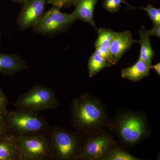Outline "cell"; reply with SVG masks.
<instances>
[{
  "label": "cell",
  "mask_w": 160,
  "mask_h": 160,
  "mask_svg": "<svg viewBox=\"0 0 160 160\" xmlns=\"http://www.w3.org/2000/svg\"><path fill=\"white\" fill-rule=\"evenodd\" d=\"M8 100L7 97L4 93L2 89L0 88V113L5 116L7 113L8 110L6 109V106L8 105Z\"/></svg>",
  "instance_id": "21"
},
{
  "label": "cell",
  "mask_w": 160,
  "mask_h": 160,
  "mask_svg": "<svg viewBox=\"0 0 160 160\" xmlns=\"http://www.w3.org/2000/svg\"><path fill=\"white\" fill-rule=\"evenodd\" d=\"M116 32L111 29L101 28L98 30V37L95 42V49L109 50V47Z\"/></svg>",
  "instance_id": "17"
},
{
  "label": "cell",
  "mask_w": 160,
  "mask_h": 160,
  "mask_svg": "<svg viewBox=\"0 0 160 160\" xmlns=\"http://www.w3.org/2000/svg\"><path fill=\"white\" fill-rule=\"evenodd\" d=\"M76 20L72 13L61 12L60 8L53 7L44 13L34 27L40 33L51 34L62 30Z\"/></svg>",
  "instance_id": "7"
},
{
  "label": "cell",
  "mask_w": 160,
  "mask_h": 160,
  "mask_svg": "<svg viewBox=\"0 0 160 160\" xmlns=\"http://www.w3.org/2000/svg\"><path fill=\"white\" fill-rule=\"evenodd\" d=\"M122 3L126 4L130 8H132L125 0H104L103 7L109 12L114 13L118 11Z\"/></svg>",
  "instance_id": "19"
},
{
  "label": "cell",
  "mask_w": 160,
  "mask_h": 160,
  "mask_svg": "<svg viewBox=\"0 0 160 160\" xmlns=\"http://www.w3.org/2000/svg\"><path fill=\"white\" fill-rule=\"evenodd\" d=\"M18 141L10 134L0 139V160H18Z\"/></svg>",
  "instance_id": "14"
},
{
  "label": "cell",
  "mask_w": 160,
  "mask_h": 160,
  "mask_svg": "<svg viewBox=\"0 0 160 160\" xmlns=\"http://www.w3.org/2000/svg\"><path fill=\"white\" fill-rule=\"evenodd\" d=\"M17 20L19 28L25 30L34 27L44 15L46 0H25Z\"/></svg>",
  "instance_id": "9"
},
{
  "label": "cell",
  "mask_w": 160,
  "mask_h": 160,
  "mask_svg": "<svg viewBox=\"0 0 160 160\" xmlns=\"http://www.w3.org/2000/svg\"><path fill=\"white\" fill-rule=\"evenodd\" d=\"M137 43H139V41L133 39L131 32L129 30L116 32L109 47L110 54L115 64L132 46Z\"/></svg>",
  "instance_id": "10"
},
{
  "label": "cell",
  "mask_w": 160,
  "mask_h": 160,
  "mask_svg": "<svg viewBox=\"0 0 160 160\" xmlns=\"http://www.w3.org/2000/svg\"><path fill=\"white\" fill-rule=\"evenodd\" d=\"M108 129L122 146L130 149L150 137L151 130L144 112L123 108L110 119Z\"/></svg>",
  "instance_id": "2"
},
{
  "label": "cell",
  "mask_w": 160,
  "mask_h": 160,
  "mask_svg": "<svg viewBox=\"0 0 160 160\" xmlns=\"http://www.w3.org/2000/svg\"><path fill=\"white\" fill-rule=\"evenodd\" d=\"M70 111L72 127L84 139L106 130L109 126L110 119L105 105L88 92L72 100Z\"/></svg>",
  "instance_id": "1"
},
{
  "label": "cell",
  "mask_w": 160,
  "mask_h": 160,
  "mask_svg": "<svg viewBox=\"0 0 160 160\" xmlns=\"http://www.w3.org/2000/svg\"><path fill=\"white\" fill-rule=\"evenodd\" d=\"M60 105L54 91L50 87L37 83L28 91L20 95L13 106L38 112L55 109Z\"/></svg>",
  "instance_id": "5"
},
{
  "label": "cell",
  "mask_w": 160,
  "mask_h": 160,
  "mask_svg": "<svg viewBox=\"0 0 160 160\" xmlns=\"http://www.w3.org/2000/svg\"><path fill=\"white\" fill-rule=\"evenodd\" d=\"M120 147L117 142L112 143L98 160H142Z\"/></svg>",
  "instance_id": "16"
},
{
  "label": "cell",
  "mask_w": 160,
  "mask_h": 160,
  "mask_svg": "<svg viewBox=\"0 0 160 160\" xmlns=\"http://www.w3.org/2000/svg\"><path fill=\"white\" fill-rule=\"evenodd\" d=\"M18 138V160L49 159L48 135H39Z\"/></svg>",
  "instance_id": "6"
},
{
  "label": "cell",
  "mask_w": 160,
  "mask_h": 160,
  "mask_svg": "<svg viewBox=\"0 0 160 160\" xmlns=\"http://www.w3.org/2000/svg\"><path fill=\"white\" fill-rule=\"evenodd\" d=\"M25 0H21V2H23ZM77 0H46V2L52 5L53 7L60 8L69 5L73 2L75 3Z\"/></svg>",
  "instance_id": "22"
},
{
  "label": "cell",
  "mask_w": 160,
  "mask_h": 160,
  "mask_svg": "<svg viewBox=\"0 0 160 160\" xmlns=\"http://www.w3.org/2000/svg\"><path fill=\"white\" fill-rule=\"evenodd\" d=\"M98 0H77L75 2L74 11L72 13L76 20H81L96 28L94 21L93 13L95 6Z\"/></svg>",
  "instance_id": "12"
},
{
  "label": "cell",
  "mask_w": 160,
  "mask_h": 160,
  "mask_svg": "<svg viewBox=\"0 0 160 160\" xmlns=\"http://www.w3.org/2000/svg\"><path fill=\"white\" fill-rule=\"evenodd\" d=\"M27 68L26 61L17 55L0 52V73L11 75Z\"/></svg>",
  "instance_id": "11"
},
{
  "label": "cell",
  "mask_w": 160,
  "mask_h": 160,
  "mask_svg": "<svg viewBox=\"0 0 160 160\" xmlns=\"http://www.w3.org/2000/svg\"><path fill=\"white\" fill-rule=\"evenodd\" d=\"M48 136L49 159L79 160L84 139L78 133L55 126L50 128Z\"/></svg>",
  "instance_id": "3"
},
{
  "label": "cell",
  "mask_w": 160,
  "mask_h": 160,
  "mask_svg": "<svg viewBox=\"0 0 160 160\" xmlns=\"http://www.w3.org/2000/svg\"><path fill=\"white\" fill-rule=\"evenodd\" d=\"M140 9H142L147 12V15L152 20L153 24L160 25V9L159 8H154L151 3H149V5L145 7L140 8Z\"/></svg>",
  "instance_id": "20"
},
{
  "label": "cell",
  "mask_w": 160,
  "mask_h": 160,
  "mask_svg": "<svg viewBox=\"0 0 160 160\" xmlns=\"http://www.w3.org/2000/svg\"><path fill=\"white\" fill-rule=\"evenodd\" d=\"M1 32H0V40H1Z\"/></svg>",
  "instance_id": "27"
},
{
  "label": "cell",
  "mask_w": 160,
  "mask_h": 160,
  "mask_svg": "<svg viewBox=\"0 0 160 160\" xmlns=\"http://www.w3.org/2000/svg\"><path fill=\"white\" fill-rule=\"evenodd\" d=\"M115 140L110 131L105 130L84 139L79 160H98Z\"/></svg>",
  "instance_id": "8"
},
{
  "label": "cell",
  "mask_w": 160,
  "mask_h": 160,
  "mask_svg": "<svg viewBox=\"0 0 160 160\" xmlns=\"http://www.w3.org/2000/svg\"><path fill=\"white\" fill-rule=\"evenodd\" d=\"M111 65L103 58L95 52L88 62V69L90 78L94 76L105 68L111 66Z\"/></svg>",
  "instance_id": "18"
},
{
  "label": "cell",
  "mask_w": 160,
  "mask_h": 160,
  "mask_svg": "<svg viewBox=\"0 0 160 160\" xmlns=\"http://www.w3.org/2000/svg\"><path fill=\"white\" fill-rule=\"evenodd\" d=\"M9 134L5 116L0 113V139Z\"/></svg>",
  "instance_id": "23"
},
{
  "label": "cell",
  "mask_w": 160,
  "mask_h": 160,
  "mask_svg": "<svg viewBox=\"0 0 160 160\" xmlns=\"http://www.w3.org/2000/svg\"><path fill=\"white\" fill-rule=\"evenodd\" d=\"M150 69H154L159 76L160 75V63H158L155 65L150 66Z\"/></svg>",
  "instance_id": "25"
},
{
  "label": "cell",
  "mask_w": 160,
  "mask_h": 160,
  "mask_svg": "<svg viewBox=\"0 0 160 160\" xmlns=\"http://www.w3.org/2000/svg\"><path fill=\"white\" fill-rule=\"evenodd\" d=\"M139 33L140 35V52L139 59L146 62L152 63L154 52L152 47L150 41V35L145 26L142 25Z\"/></svg>",
  "instance_id": "15"
},
{
  "label": "cell",
  "mask_w": 160,
  "mask_h": 160,
  "mask_svg": "<svg viewBox=\"0 0 160 160\" xmlns=\"http://www.w3.org/2000/svg\"><path fill=\"white\" fill-rule=\"evenodd\" d=\"M9 134L17 137L28 136L48 135L49 124L38 112L18 108L8 111L5 116Z\"/></svg>",
  "instance_id": "4"
},
{
  "label": "cell",
  "mask_w": 160,
  "mask_h": 160,
  "mask_svg": "<svg viewBox=\"0 0 160 160\" xmlns=\"http://www.w3.org/2000/svg\"><path fill=\"white\" fill-rule=\"evenodd\" d=\"M151 65V63L146 62L138 59L132 66L122 69L121 76L123 78L132 82H138L149 75Z\"/></svg>",
  "instance_id": "13"
},
{
  "label": "cell",
  "mask_w": 160,
  "mask_h": 160,
  "mask_svg": "<svg viewBox=\"0 0 160 160\" xmlns=\"http://www.w3.org/2000/svg\"><path fill=\"white\" fill-rule=\"evenodd\" d=\"M148 33L149 35L152 36L160 38V25H155L153 24L151 29L148 30Z\"/></svg>",
  "instance_id": "24"
},
{
  "label": "cell",
  "mask_w": 160,
  "mask_h": 160,
  "mask_svg": "<svg viewBox=\"0 0 160 160\" xmlns=\"http://www.w3.org/2000/svg\"><path fill=\"white\" fill-rule=\"evenodd\" d=\"M15 1L16 2H21V0H15Z\"/></svg>",
  "instance_id": "26"
}]
</instances>
